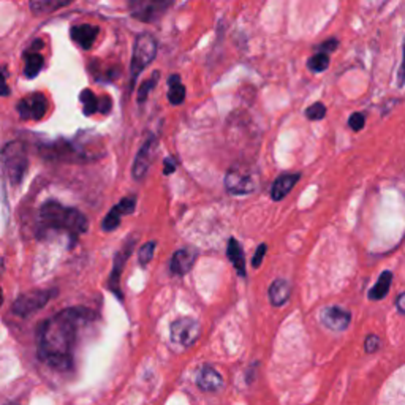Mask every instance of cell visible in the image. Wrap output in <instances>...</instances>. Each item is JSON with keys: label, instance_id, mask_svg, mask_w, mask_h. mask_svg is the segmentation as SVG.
I'll use <instances>...</instances> for the list:
<instances>
[{"label": "cell", "instance_id": "1", "mask_svg": "<svg viewBox=\"0 0 405 405\" xmlns=\"http://www.w3.org/2000/svg\"><path fill=\"white\" fill-rule=\"evenodd\" d=\"M92 318H96L92 310L70 307L43 321L37 337L38 358L55 370L71 369L78 330Z\"/></svg>", "mask_w": 405, "mask_h": 405}, {"label": "cell", "instance_id": "2", "mask_svg": "<svg viewBox=\"0 0 405 405\" xmlns=\"http://www.w3.org/2000/svg\"><path fill=\"white\" fill-rule=\"evenodd\" d=\"M42 231H59L70 235L71 240L86 233L89 222L86 215L75 208H66L57 201L44 203L40 209Z\"/></svg>", "mask_w": 405, "mask_h": 405}, {"label": "cell", "instance_id": "3", "mask_svg": "<svg viewBox=\"0 0 405 405\" xmlns=\"http://www.w3.org/2000/svg\"><path fill=\"white\" fill-rule=\"evenodd\" d=\"M0 162H2L3 171L13 186L21 184L22 177L27 171L29 159H27V149L22 141H11L5 144L0 152Z\"/></svg>", "mask_w": 405, "mask_h": 405}, {"label": "cell", "instance_id": "4", "mask_svg": "<svg viewBox=\"0 0 405 405\" xmlns=\"http://www.w3.org/2000/svg\"><path fill=\"white\" fill-rule=\"evenodd\" d=\"M157 55V42L151 35V33H141L136 38L135 48H133L132 55V65H130V73H132V84H135L138 76L143 73V70L152 62Z\"/></svg>", "mask_w": 405, "mask_h": 405}, {"label": "cell", "instance_id": "5", "mask_svg": "<svg viewBox=\"0 0 405 405\" xmlns=\"http://www.w3.org/2000/svg\"><path fill=\"white\" fill-rule=\"evenodd\" d=\"M170 334L171 341L177 343V345L192 347L201 336V325L195 318L181 317L171 323Z\"/></svg>", "mask_w": 405, "mask_h": 405}, {"label": "cell", "instance_id": "6", "mask_svg": "<svg viewBox=\"0 0 405 405\" xmlns=\"http://www.w3.org/2000/svg\"><path fill=\"white\" fill-rule=\"evenodd\" d=\"M55 295L54 290H37L21 295L13 304V314L19 317H29V315L38 312L49 303V299Z\"/></svg>", "mask_w": 405, "mask_h": 405}, {"label": "cell", "instance_id": "7", "mask_svg": "<svg viewBox=\"0 0 405 405\" xmlns=\"http://www.w3.org/2000/svg\"><path fill=\"white\" fill-rule=\"evenodd\" d=\"M170 7H173V2H163V0H132L129 3L130 15L141 22L160 19Z\"/></svg>", "mask_w": 405, "mask_h": 405}, {"label": "cell", "instance_id": "8", "mask_svg": "<svg viewBox=\"0 0 405 405\" xmlns=\"http://www.w3.org/2000/svg\"><path fill=\"white\" fill-rule=\"evenodd\" d=\"M225 188L231 195H249L255 190V182L244 170L233 168L225 176Z\"/></svg>", "mask_w": 405, "mask_h": 405}, {"label": "cell", "instance_id": "9", "mask_svg": "<svg viewBox=\"0 0 405 405\" xmlns=\"http://www.w3.org/2000/svg\"><path fill=\"white\" fill-rule=\"evenodd\" d=\"M48 111V100L42 93H32V96L22 98L18 105V113L24 120H38L44 118Z\"/></svg>", "mask_w": 405, "mask_h": 405}, {"label": "cell", "instance_id": "10", "mask_svg": "<svg viewBox=\"0 0 405 405\" xmlns=\"http://www.w3.org/2000/svg\"><path fill=\"white\" fill-rule=\"evenodd\" d=\"M155 151H157V138L151 136L146 143L143 144L140 151H138L135 163H133L132 174L136 181H140V179H143L144 176H146L149 166H151L152 160H154Z\"/></svg>", "mask_w": 405, "mask_h": 405}, {"label": "cell", "instance_id": "11", "mask_svg": "<svg viewBox=\"0 0 405 405\" xmlns=\"http://www.w3.org/2000/svg\"><path fill=\"white\" fill-rule=\"evenodd\" d=\"M352 321V314L339 306H331L321 312V323L331 331H345Z\"/></svg>", "mask_w": 405, "mask_h": 405}, {"label": "cell", "instance_id": "12", "mask_svg": "<svg viewBox=\"0 0 405 405\" xmlns=\"http://www.w3.org/2000/svg\"><path fill=\"white\" fill-rule=\"evenodd\" d=\"M136 208V198L135 197H129V198H122L120 203L118 206H114L107 214V217L102 222V228L105 231H114L118 226L120 225V219L122 215L132 214L133 210Z\"/></svg>", "mask_w": 405, "mask_h": 405}, {"label": "cell", "instance_id": "13", "mask_svg": "<svg viewBox=\"0 0 405 405\" xmlns=\"http://www.w3.org/2000/svg\"><path fill=\"white\" fill-rule=\"evenodd\" d=\"M133 246H135V241L129 240V244H124V247L120 249V251L116 253L114 257V266H113V273L109 276V288L111 291L114 293V295H118L119 299H122V293H120V285H119V280H120V273L122 269H124V266L127 263V260L130 258V253L133 251Z\"/></svg>", "mask_w": 405, "mask_h": 405}, {"label": "cell", "instance_id": "14", "mask_svg": "<svg viewBox=\"0 0 405 405\" xmlns=\"http://www.w3.org/2000/svg\"><path fill=\"white\" fill-rule=\"evenodd\" d=\"M197 385L204 393H215L224 388V377L220 375L217 369L206 364L198 370Z\"/></svg>", "mask_w": 405, "mask_h": 405}, {"label": "cell", "instance_id": "15", "mask_svg": "<svg viewBox=\"0 0 405 405\" xmlns=\"http://www.w3.org/2000/svg\"><path fill=\"white\" fill-rule=\"evenodd\" d=\"M100 29L97 26L92 24H80V26H73L70 30V35L73 38V42L80 44L82 49H91L93 46V43L97 40Z\"/></svg>", "mask_w": 405, "mask_h": 405}, {"label": "cell", "instance_id": "16", "mask_svg": "<svg viewBox=\"0 0 405 405\" xmlns=\"http://www.w3.org/2000/svg\"><path fill=\"white\" fill-rule=\"evenodd\" d=\"M197 253L190 251V249H181L173 255V260H171V273L177 276H186L190 273L193 268V263H195Z\"/></svg>", "mask_w": 405, "mask_h": 405}, {"label": "cell", "instance_id": "17", "mask_svg": "<svg viewBox=\"0 0 405 405\" xmlns=\"http://www.w3.org/2000/svg\"><path fill=\"white\" fill-rule=\"evenodd\" d=\"M299 177H301V174H284L277 177L273 188H271V197H273L274 201L284 199L293 190V187L298 184Z\"/></svg>", "mask_w": 405, "mask_h": 405}, {"label": "cell", "instance_id": "18", "mask_svg": "<svg viewBox=\"0 0 405 405\" xmlns=\"http://www.w3.org/2000/svg\"><path fill=\"white\" fill-rule=\"evenodd\" d=\"M80 98H81V103H82V111H84L86 116H92L93 113H97V111H100V113H103V114L109 113L111 102L103 105L102 100H100L92 91H89V89L81 92Z\"/></svg>", "mask_w": 405, "mask_h": 405}, {"label": "cell", "instance_id": "19", "mask_svg": "<svg viewBox=\"0 0 405 405\" xmlns=\"http://www.w3.org/2000/svg\"><path fill=\"white\" fill-rule=\"evenodd\" d=\"M291 295V285L290 282L285 279H276L269 287V301L273 306H284V304L290 299Z\"/></svg>", "mask_w": 405, "mask_h": 405}, {"label": "cell", "instance_id": "20", "mask_svg": "<svg viewBox=\"0 0 405 405\" xmlns=\"http://www.w3.org/2000/svg\"><path fill=\"white\" fill-rule=\"evenodd\" d=\"M226 257L230 258V262L235 266L237 274L241 277H246V266H244V253L241 244L237 242L235 237H231L228 241V246H226Z\"/></svg>", "mask_w": 405, "mask_h": 405}, {"label": "cell", "instance_id": "21", "mask_svg": "<svg viewBox=\"0 0 405 405\" xmlns=\"http://www.w3.org/2000/svg\"><path fill=\"white\" fill-rule=\"evenodd\" d=\"M393 277L395 276H393L391 271H384V273L380 274L379 280H377V284L370 288L369 299H372V301H380V299H384L388 295V291H390Z\"/></svg>", "mask_w": 405, "mask_h": 405}, {"label": "cell", "instance_id": "22", "mask_svg": "<svg viewBox=\"0 0 405 405\" xmlns=\"http://www.w3.org/2000/svg\"><path fill=\"white\" fill-rule=\"evenodd\" d=\"M170 91H168V100L171 105H181L186 98V87L181 82L179 75H171L168 80Z\"/></svg>", "mask_w": 405, "mask_h": 405}, {"label": "cell", "instance_id": "23", "mask_svg": "<svg viewBox=\"0 0 405 405\" xmlns=\"http://www.w3.org/2000/svg\"><path fill=\"white\" fill-rule=\"evenodd\" d=\"M70 3H71L70 0H64V2H57V0H37V2H30V10L35 15H43L51 13L54 10L64 8Z\"/></svg>", "mask_w": 405, "mask_h": 405}, {"label": "cell", "instance_id": "24", "mask_svg": "<svg viewBox=\"0 0 405 405\" xmlns=\"http://www.w3.org/2000/svg\"><path fill=\"white\" fill-rule=\"evenodd\" d=\"M43 64H44V59H43L42 54L32 53V54L27 55L26 69H24L26 76L30 78V80H32V78H35L42 71Z\"/></svg>", "mask_w": 405, "mask_h": 405}, {"label": "cell", "instance_id": "25", "mask_svg": "<svg viewBox=\"0 0 405 405\" xmlns=\"http://www.w3.org/2000/svg\"><path fill=\"white\" fill-rule=\"evenodd\" d=\"M159 78H160V71H154L152 76L149 78V80L141 82L140 89H138V103L146 102L149 93H151V91H154V87L157 86Z\"/></svg>", "mask_w": 405, "mask_h": 405}, {"label": "cell", "instance_id": "26", "mask_svg": "<svg viewBox=\"0 0 405 405\" xmlns=\"http://www.w3.org/2000/svg\"><path fill=\"white\" fill-rule=\"evenodd\" d=\"M307 66L310 71H314V73H321V71H325L330 66V55L315 53L312 57L307 60Z\"/></svg>", "mask_w": 405, "mask_h": 405}, {"label": "cell", "instance_id": "27", "mask_svg": "<svg viewBox=\"0 0 405 405\" xmlns=\"http://www.w3.org/2000/svg\"><path fill=\"white\" fill-rule=\"evenodd\" d=\"M155 252V241H149L146 244H143L138 251V262H140L141 266H147L151 263V260L154 257Z\"/></svg>", "mask_w": 405, "mask_h": 405}, {"label": "cell", "instance_id": "28", "mask_svg": "<svg viewBox=\"0 0 405 405\" xmlns=\"http://www.w3.org/2000/svg\"><path fill=\"white\" fill-rule=\"evenodd\" d=\"M306 116H307V119H310V120L323 119L326 116V107L320 102L310 105V107L306 109Z\"/></svg>", "mask_w": 405, "mask_h": 405}, {"label": "cell", "instance_id": "29", "mask_svg": "<svg viewBox=\"0 0 405 405\" xmlns=\"http://www.w3.org/2000/svg\"><path fill=\"white\" fill-rule=\"evenodd\" d=\"M380 345H381V341H380L379 336L369 334L368 337H366V341H364V350L368 352V353H375L380 348Z\"/></svg>", "mask_w": 405, "mask_h": 405}, {"label": "cell", "instance_id": "30", "mask_svg": "<svg viewBox=\"0 0 405 405\" xmlns=\"http://www.w3.org/2000/svg\"><path fill=\"white\" fill-rule=\"evenodd\" d=\"M364 124H366V116L363 113H353L350 116V119H348V125H350V129L354 132L363 130Z\"/></svg>", "mask_w": 405, "mask_h": 405}, {"label": "cell", "instance_id": "31", "mask_svg": "<svg viewBox=\"0 0 405 405\" xmlns=\"http://www.w3.org/2000/svg\"><path fill=\"white\" fill-rule=\"evenodd\" d=\"M337 46H339V42H337L336 38H330L328 42H325V43L318 44V46L315 48V51H318V53H321V54H326V55H328L330 53H334Z\"/></svg>", "mask_w": 405, "mask_h": 405}, {"label": "cell", "instance_id": "32", "mask_svg": "<svg viewBox=\"0 0 405 405\" xmlns=\"http://www.w3.org/2000/svg\"><path fill=\"white\" fill-rule=\"evenodd\" d=\"M266 251H268V246H266V244H260L258 249H257V252H255L253 258H252V266H253V268H260V266H262L263 258H264V255H266Z\"/></svg>", "mask_w": 405, "mask_h": 405}, {"label": "cell", "instance_id": "33", "mask_svg": "<svg viewBox=\"0 0 405 405\" xmlns=\"http://www.w3.org/2000/svg\"><path fill=\"white\" fill-rule=\"evenodd\" d=\"M163 174L165 176H170V174H173L174 171H176V168H177V162H176V159L174 157H166L165 159V162H163Z\"/></svg>", "mask_w": 405, "mask_h": 405}, {"label": "cell", "instance_id": "34", "mask_svg": "<svg viewBox=\"0 0 405 405\" xmlns=\"http://www.w3.org/2000/svg\"><path fill=\"white\" fill-rule=\"evenodd\" d=\"M0 96L7 97L10 96V89L7 86V80H5V73L0 70Z\"/></svg>", "mask_w": 405, "mask_h": 405}, {"label": "cell", "instance_id": "35", "mask_svg": "<svg viewBox=\"0 0 405 405\" xmlns=\"http://www.w3.org/2000/svg\"><path fill=\"white\" fill-rule=\"evenodd\" d=\"M397 310L401 314L405 312V307H404V293H401V295L397 296Z\"/></svg>", "mask_w": 405, "mask_h": 405}, {"label": "cell", "instance_id": "36", "mask_svg": "<svg viewBox=\"0 0 405 405\" xmlns=\"http://www.w3.org/2000/svg\"><path fill=\"white\" fill-rule=\"evenodd\" d=\"M3 303V293H2V288H0V306H2Z\"/></svg>", "mask_w": 405, "mask_h": 405}, {"label": "cell", "instance_id": "37", "mask_svg": "<svg viewBox=\"0 0 405 405\" xmlns=\"http://www.w3.org/2000/svg\"><path fill=\"white\" fill-rule=\"evenodd\" d=\"M7 405H19V404H16V402H10V404H7Z\"/></svg>", "mask_w": 405, "mask_h": 405}]
</instances>
